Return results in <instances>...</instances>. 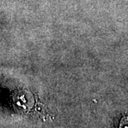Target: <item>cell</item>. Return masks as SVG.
Here are the masks:
<instances>
[{"instance_id": "cell-1", "label": "cell", "mask_w": 128, "mask_h": 128, "mask_svg": "<svg viewBox=\"0 0 128 128\" xmlns=\"http://www.w3.org/2000/svg\"><path fill=\"white\" fill-rule=\"evenodd\" d=\"M120 128H128V117L124 118L120 124Z\"/></svg>"}]
</instances>
